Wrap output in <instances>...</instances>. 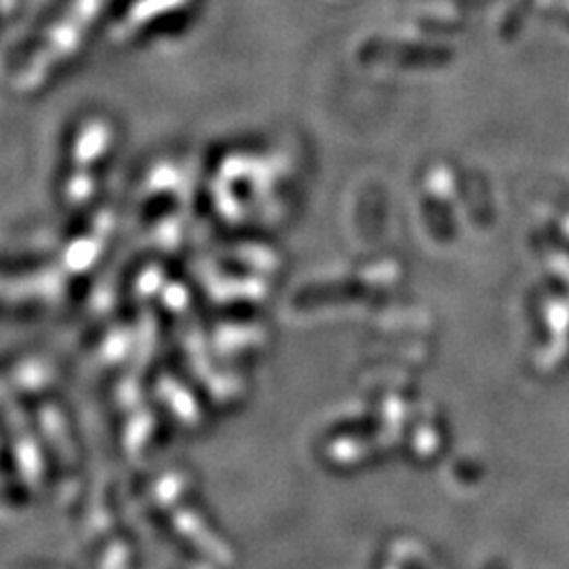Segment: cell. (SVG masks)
Wrapping results in <instances>:
<instances>
[{
	"instance_id": "obj_1",
	"label": "cell",
	"mask_w": 569,
	"mask_h": 569,
	"mask_svg": "<svg viewBox=\"0 0 569 569\" xmlns=\"http://www.w3.org/2000/svg\"><path fill=\"white\" fill-rule=\"evenodd\" d=\"M113 2L66 0L13 72V89L18 93H34L47 85L59 70L72 61V57L79 56L86 38L102 22Z\"/></svg>"
},
{
	"instance_id": "obj_2",
	"label": "cell",
	"mask_w": 569,
	"mask_h": 569,
	"mask_svg": "<svg viewBox=\"0 0 569 569\" xmlns=\"http://www.w3.org/2000/svg\"><path fill=\"white\" fill-rule=\"evenodd\" d=\"M114 146L113 123L104 116L83 120L70 146V167L63 179V199L72 209L85 207L97 188V175Z\"/></svg>"
},
{
	"instance_id": "obj_3",
	"label": "cell",
	"mask_w": 569,
	"mask_h": 569,
	"mask_svg": "<svg viewBox=\"0 0 569 569\" xmlns=\"http://www.w3.org/2000/svg\"><path fill=\"white\" fill-rule=\"evenodd\" d=\"M188 2L190 0H131L114 32L118 38H129L148 28V24H152L154 20H163L171 13L184 9Z\"/></svg>"
}]
</instances>
